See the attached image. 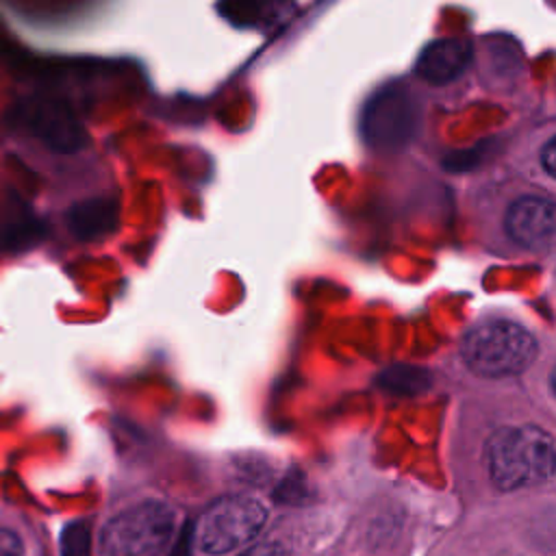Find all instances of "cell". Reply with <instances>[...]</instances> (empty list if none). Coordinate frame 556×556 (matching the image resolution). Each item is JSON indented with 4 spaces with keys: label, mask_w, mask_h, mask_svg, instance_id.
Here are the masks:
<instances>
[{
    "label": "cell",
    "mask_w": 556,
    "mask_h": 556,
    "mask_svg": "<svg viewBox=\"0 0 556 556\" xmlns=\"http://www.w3.org/2000/svg\"><path fill=\"white\" fill-rule=\"evenodd\" d=\"M486 469L502 491L543 482L554 471V441L536 426L500 428L486 441Z\"/></svg>",
    "instance_id": "6da1fadb"
},
{
    "label": "cell",
    "mask_w": 556,
    "mask_h": 556,
    "mask_svg": "<svg viewBox=\"0 0 556 556\" xmlns=\"http://www.w3.org/2000/svg\"><path fill=\"white\" fill-rule=\"evenodd\" d=\"M460 356L478 376L508 378L530 367L536 356V339L517 321L486 319L463 337Z\"/></svg>",
    "instance_id": "7a4b0ae2"
},
{
    "label": "cell",
    "mask_w": 556,
    "mask_h": 556,
    "mask_svg": "<svg viewBox=\"0 0 556 556\" xmlns=\"http://www.w3.org/2000/svg\"><path fill=\"white\" fill-rule=\"evenodd\" d=\"M176 510L141 502L115 515L102 530V556H163L176 534Z\"/></svg>",
    "instance_id": "3957f363"
},
{
    "label": "cell",
    "mask_w": 556,
    "mask_h": 556,
    "mask_svg": "<svg viewBox=\"0 0 556 556\" xmlns=\"http://www.w3.org/2000/svg\"><path fill=\"white\" fill-rule=\"evenodd\" d=\"M419 117V104L413 91L402 83H389L363 106V141L378 152H397L415 139Z\"/></svg>",
    "instance_id": "277c9868"
},
{
    "label": "cell",
    "mask_w": 556,
    "mask_h": 556,
    "mask_svg": "<svg viewBox=\"0 0 556 556\" xmlns=\"http://www.w3.org/2000/svg\"><path fill=\"white\" fill-rule=\"evenodd\" d=\"M265 519L267 510L256 497L226 495L213 502L195 521V547L211 556L235 552L258 534Z\"/></svg>",
    "instance_id": "5b68a950"
},
{
    "label": "cell",
    "mask_w": 556,
    "mask_h": 556,
    "mask_svg": "<svg viewBox=\"0 0 556 556\" xmlns=\"http://www.w3.org/2000/svg\"><path fill=\"white\" fill-rule=\"evenodd\" d=\"M28 130L56 152H76L85 143V130L70 106L52 98H33L24 104Z\"/></svg>",
    "instance_id": "8992f818"
},
{
    "label": "cell",
    "mask_w": 556,
    "mask_h": 556,
    "mask_svg": "<svg viewBox=\"0 0 556 556\" xmlns=\"http://www.w3.org/2000/svg\"><path fill=\"white\" fill-rule=\"evenodd\" d=\"M506 235L523 248H543L554 235V202L545 195L517 198L504 217Z\"/></svg>",
    "instance_id": "52a82bcc"
},
{
    "label": "cell",
    "mask_w": 556,
    "mask_h": 556,
    "mask_svg": "<svg viewBox=\"0 0 556 556\" xmlns=\"http://www.w3.org/2000/svg\"><path fill=\"white\" fill-rule=\"evenodd\" d=\"M471 61V46L463 39L430 41L417 56L415 72L432 85H445L458 78Z\"/></svg>",
    "instance_id": "ba28073f"
},
{
    "label": "cell",
    "mask_w": 556,
    "mask_h": 556,
    "mask_svg": "<svg viewBox=\"0 0 556 556\" xmlns=\"http://www.w3.org/2000/svg\"><path fill=\"white\" fill-rule=\"evenodd\" d=\"M67 224L78 239H102L117 226V204L104 198L78 202L67 213Z\"/></svg>",
    "instance_id": "9c48e42d"
},
{
    "label": "cell",
    "mask_w": 556,
    "mask_h": 556,
    "mask_svg": "<svg viewBox=\"0 0 556 556\" xmlns=\"http://www.w3.org/2000/svg\"><path fill=\"white\" fill-rule=\"evenodd\" d=\"M291 0H222V13L235 24L258 28L280 20Z\"/></svg>",
    "instance_id": "30bf717a"
},
{
    "label": "cell",
    "mask_w": 556,
    "mask_h": 556,
    "mask_svg": "<svg viewBox=\"0 0 556 556\" xmlns=\"http://www.w3.org/2000/svg\"><path fill=\"white\" fill-rule=\"evenodd\" d=\"M63 556H89V530L85 523H72L61 536Z\"/></svg>",
    "instance_id": "8fae6325"
},
{
    "label": "cell",
    "mask_w": 556,
    "mask_h": 556,
    "mask_svg": "<svg viewBox=\"0 0 556 556\" xmlns=\"http://www.w3.org/2000/svg\"><path fill=\"white\" fill-rule=\"evenodd\" d=\"M0 556H22L20 536L7 528H0Z\"/></svg>",
    "instance_id": "7c38bea8"
},
{
    "label": "cell",
    "mask_w": 556,
    "mask_h": 556,
    "mask_svg": "<svg viewBox=\"0 0 556 556\" xmlns=\"http://www.w3.org/2000/svg\"><path fill=\"white\" fill-rule=\"evenodd\" d=\"M239 556H289V552L280 543L267 541V543H256V545L243 549Z\"/></svg>",
    "instance_id": "4fadbf2b"
},
{
    "label": "cell",
    "mask_w": 556,
    "mask_h": 556,
    "mask_svg": "<svg viewBox=\"0 0 556 556\" xmlns=\"http://www.w3.org/2000/svg\"><path fill=\"white\" fill-rule=\"evenodd\" d=\"M541 167L545 169L547 176H554V165H556V141L554 137H549L543 148H541Z\"/></svg>",
    "instance_id": "5bb4252c"
}]
</instances>
